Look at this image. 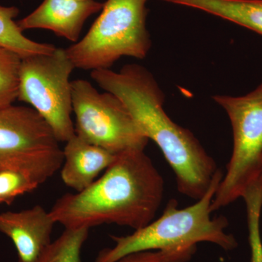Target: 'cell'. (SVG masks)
Returning a JSON list of instances; mask_svg holds the SVG:
<instances>
[{
    "mask_svg": "<svg viewBox=\"0 0 262 262\" xmlns=\"http://www.w3.org/2000/svg\"><path fill=\"white\" fill-rule=\"evenodd\" d=\"M147 1L106 0L87 34L66 48L75 69H110L123 56L145 58L151 47Z\"/></svg>",
    "mask_w": 262,
    "mask_h": 262,
    "instance_id": "obj_4",
    "label": "cell"
},
{
    "mask_svg": "<svg viewBox=\"0 0 262 262\" xmlns=\"http://www.w3.org/2000/svg\"><path fill=\"white\" fill-rule=\"evenodd\" d=\"M56 222L42 206L0 213V232L14 245L18 262H37L51 244Z\"/></svg>",
    "mask_w": 262,
    "mask_h": 262,
    "instance_id": "obj_9",
    "label": "cell"
},
{
    "mask_svg": "<svg viewBox=\"0 0 262 262\" xmlns=\"http://www.w3.org/2000/svg\"><path fill=\"white\" fill-rule=\"evenodd\" d=\"M96 0H44L30 14L17 22L22 31L47 29L71 42L79 41L84 22L102 10Z\"/></svg>",
    "mask_w": 262,
    "mask_h": 262,
    "instance_id": "obj_10",
    "label": "cell"
},
{
    "mask_svg": "<svg viewBox=\"0 0 262 262\" xmlns=\"http://www.w3.org/2000/svg\"><path fill=\"white\" fill-rule=\"evenodd\" d=\"M59 143L34 108L13 104L0 108V171H23L40 185L61 168Z\"/></svg>",
    "mask_w": 262,
    "mask_h": 262,
    "instance_id": "obj_6",
    "label": "cell"
},
{
    "mask_svg": "<svg viewBox=\"0 0 262 262\" xmlns=\"http://www.w3.org/2000/svg\"><path fill=\"white\" fill-rule=\"evenodd\" d=\"M242 198L246 203L251 262H262V239L260 229L262 187L258 179L246 189Z\"/></svg>",
    "mask_w": 262,
    "mask_h": 262,
    "instance_id": "obj_15",
    "label": "cell"
},
{
    "mask_svg": "<svg viewBox=\"0 0 262 262\" xmlns=\"http://www.w3.org/2000/svg\"><path fill=\"white\" fill-rule=\"evenodd\" d=\"M258 180L259 181L260 184H261V185L262 187V163H261V170H260L259 177H258Z\"/></svg>",
    "mask_w": 262,
    "mask_h": 262,
    "instance_id": "obj_19",
    "label": "cell"
},
{
    "mask_svg": "<svg viewBox=\"0 0 262 262\" xmlns=\"http://www.w3.org/2000/svg\"><path fill=\"white\" fill-rule=\"evenodd\" d=\"M223 176L220 169L206 194L192 206L180 209L177 201L170 200L158 220L128 235L112 236L115 246L100 251L94 262H115L130 253L196 246L202 242L226 251L235 249L238 246L235 237L226 231L227 219L211 216L212 203Z\"/></svg>",
    "mask_w": 262,
    "mask_h": 262,
    "instance_id": "obj_3",
    "label": "cell"
},
{
    "mask_svg": "<svg viewBox=\"0 0 262 262\" xmlns=\"http://www.w3.org/2000/svg\"><path fill=\"white\" fill-rule=\"evenodd\" d=\"M39 184L28 174L17 170L0 171V204L10 206L17 196L32 192Z\"/></svg>",
    "mask_w": 262,
    "mask_h": 262,
    "instance_id": "obj_17",
    "label": "cell"
},
{
    "mask_svg": "<svg viewBox=\"0 0 262 262\" xmlns=\"http://www.w3.org/2000/svg\"><path fill=\"white\" fill-rule=\"evenodd\" d=\"M202 10L262 35V0H162Z\"/></svg>",
    "mask_w": 262,
    "mask_h": 262,
    "instance_id": "obj_12",
    "label": "cell"
},
{
    "mask_svg": "<svg viewBox=\"0 0 262 262\" xmlns=\"http://www.w3.org/2000/svg\"><path fill=\"white\" fill-rule=\"evenodd\" d=\"M21 59L17 53L0 46V108L11 106L18 99Z\"/></svg>",
    "mask_w": 262,
    "mask_h": 262,
    "instance_id": "obj_16",
    "label": "cell"
},
{
    "mask_svg": "<svg viewBox=\"0 0 262 262\" xmlns=\"http://www.w3.org/2000/svg\"><path fill=\"white\" fill-rule=\"evenodd\" d=\"M63 149L62 181L75 192L91 186L113 163L116 155L75 135Z\"/></svg>",
    "mask_w": 262,
    "mask_h": 262,
    "instance_id": "obj_11",
    "label": "cell"
},
{
    "mask_svg": "<svg viewBox=\"0 0 262 262\" xmlns=\"http://www.w3.org/2000/svg\"><path fill=\"white\" fill-rule=\"evenodd\" d=\"M19 14L16 7L0 5V46L17 53L21 58L37 54H48L56 50L53 45L29 39L14 19Z\"/></svg>",
    "mask_w": 262,
    "mask_h": 262,
    "instance_id": "obj_13",
    "label": "cell"
},
{
    "mask_svg": "<svg viewBox=\"0 0 262 262\" xmlns=\"http://www.w3.org/2000/svg\"><path fill=\"white\" fill-rule=\"evenodd\" d=\"M72 95L76 135L115 155L145 149L149 139L120 98L82 79L72 81Z\"/></svg>",
    "mask_w": 262,
    "mask_h": 262,
    "instance_id": "obj_8",
    "label": "cell"
},
{
    "mask_svg": "<svg viewBox=\"0 0 262 262\" xmlns=\"http://www.w3.org/2000/svg\"><path fill=\"white\" fill-rule=\"evenodd\" d=\"M228 115L233 135V149L217 189L212 211L242 198L246 189L259 177L262 163V83L241 96H213Z\"/></svg>",
    "mask_w": 262,
    "mask_h": 262,
    "instance_id": "obj_5",
    "label": "cell"
},
{
    "mask_svg": "<svg viewBox=\"0 0 262 262\" xmlns=\"http://www.w3.org/2000/svg\"><path fill=\"white\" fill-rule=\"evenodd\" d=\"M104 91L121 100L144 135L157 144L171 167L181 194L201 199L220 168L190 130L173 122L163 108L165 95L154 76L136 63L119 71H91Z\"/></svg>",
    "mask_w": 262,
    "mask_h": 262,
    "instance_id": "obj_1",
    "label": "cell"
},
{
    "mask_svg": "<svg viewBox=\"0 0 262 262\" xmlns=\"http://www.w3.org/2000/svg\"><path fill=\"white\" fill-rule=\"evenodd\" d=\"M164 191L163 177L144 150H127L89 187L58 198L50 212L65 229L115 224L136 230L154 220Z\"/></svg>",
    "mask_w": 262,
    "mask_h": 262,
    "instance_id": "obj_2",
    "label": "cell"
},
{
    "mask_svg": "<svg viewBox=\"0 0 262 262\" xmlns=\"http://www.w3.org/2000/svg\"><path fill=\"white\" fill-rule=\"evenodd\" d=\"M75 69L63 48L26 57L20 62L17 100L30 104L59 142H67L75 135L70 81Z\"/></svg>",
    "mask_w": 262,
    "mask_h": 262,
    "instance_id": "obj_7",
    "label": "cell"
},
{
    "mask_svg": "<svg viewBox=\"0 0 262 262\" xmlns=\"http://www.w3.org/2000/svg\"><path fill=\"white\" fill-rule=\"evenodd\" d=\"M89 229H65L58 238L52 241L37 262H82L81 252Z\"/></svg>",
    "mask_w": 262,
    "mask_h": 262,
    "instance_id": "obj_14",
    "label": "cell"
},
{
    "mask_svg": "<svg viewBox=\"0 0 262 262\" xmlns=\"http://www.w3.org/2000/svg\"><path fill=\"white\" fill-rule=\"evenodd\" d=\"M196 246L151 250L130 253L115 262H188L195 253Z\"/></svg>",
    "mask_w": 262,
    "mask_h": 262,
    "instance_id": "obj_18",
    "label": "cell"
}]
</instances>
